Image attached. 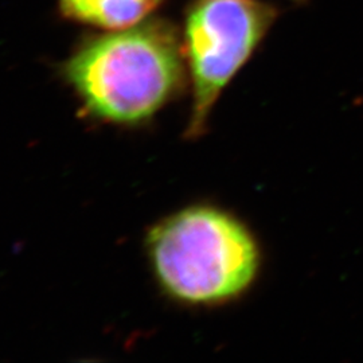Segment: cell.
I'll use <instances>...</instances> for the list:
<instances>
[{"label": "cell", "mask_w": 363, "mask_h": 363, "mask_svg": "<svg viewBox=\"0 0 363 363\" xmlns=\"http://www.w3.org/2000/svg\"><path fill=\"white\" fill-rule=\"evenodd\" d=\"M162 0H60L66 18L101 27L121 30L135 26L155 10Z\"/></svg>", "instance_id": "277c9868"}, {"label": "cell", "mask_w": 363, "mask_h": 363, "mask_svg": "<svg viewBox=\"0 0 363 363\" xmlns=\"http://www.w3.org/2000/svg\"><path fill=\"white\" fill-rule=\"evenodd\" d=\"M64 76L89 117L118 127L148 123L189 81L179 33L160 19L84 42Z\"/></svg>", "instance_id": "6da1fadb"}, {"label": "cell", "mask_w": 363, "mask_h": 363, "mask_svg": "<svg viewBox=\"0 0 363 363\" xmlns=\"http://www.w3.org/2000/svg\"><path fill=\"white\" fill-rule=\"evenodd\" d=\"M277 16L259 0H198L184 27V57L191 86L187 139L206 133L220 94L256 52Z\"/></svg>", "instance_id": "3957f363"}, {"label": "cell", "mask_w": 363, "mask_h": 363, "mask_svg": "<svg viewBox=\"0 0 363 363\" xmlns=\"http://www.w3.org/2000/svg\"><path fill=\"white\" fill-rule=\"evenodd\" d=\"M145 255L160 291L191 308H214L245 296L259 279L262 253L244 220L198 203L156 222Z\"/></svg>", "instance_id": "7a4b0ae2"}]
</instances>
